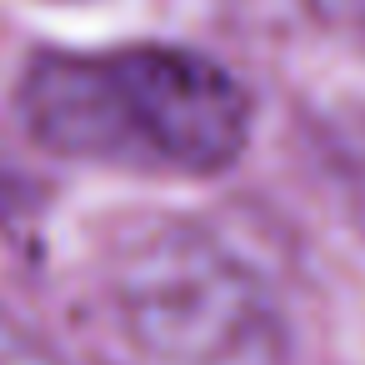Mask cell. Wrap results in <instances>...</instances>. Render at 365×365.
Wrapping results in <instances>:
<instances>
[{
    "label": "cell",
    "instance_id": "cell-1",
    "mask_svg": "<svg viewBox=\"0 0 365 365\" xmlns=\"http://www.w3.org/2000/svg\"><path fill=\"white\" fill-rule=\"evenodd\" d=\"M21 120L61 160L215 175L250 140V91L185 46L41 51L21 76Z\"/></svg>",
    "mask_w": 365,
    "mask_h": 365
},
{
    "label": "cell",
    "instance_id": "cell-2",
    "mask_svg": "<svg viewBox=\"0 0 365 365\" xmlns=\"http://www.w3.org/2000/svg\"><path fill=\"white\" fill-rule=\"evenodd\" d=\"M106 300L150 365H265L280 325L265 280L195 220H135L106 245Z\"/></svg>",
    "mask_w": 365,
    "mask_h": 365
},
{
    "label": "cell",
    "instance_id": "cell-3",
    "mask_svg": "<svg viewBox=\"0 0 365 365\" xmlns=\"http://www.w3.org/2000/svg\"><path fill=\"white\" fill-rule=\"evenodd\" d=\"M0 365H71V360H61L41 335H31L21 320H11V315H0Z\"/></svg>",
    "mask_w": 365,
    "mask_h": 365
}]
</instances>
